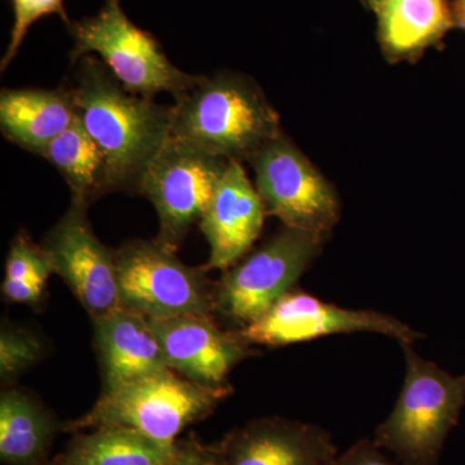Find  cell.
Instances as JSON below:
<instances>
[{
  "mask_svg": "<svg viewBox=\"0 0 465 465\" xmlns=\"http://www.w3.org/2000/svg\"><path fill=\"white\" fill-rule=\"evenodd\" d=\"M75 64L69 87L76 115L105 158L110 193L140 194L146 171L170 140L173 106L125 90L92 54Z\"/></svg>",
  "mask_w": 465,
  "mask_h": 465,
  "instance_id": "obj_1",
  "label": "cell"
},
{
  "mask_svg": "<svg viewBox=\"0 0 465 465\" xmlns=\"http://www.w3.org/2000/svg\"><path fill=\"white\" fill-rule=\"evenodd\" d=\"M281 133L277 112L243 75H203L173 105L171 136L226 161H249Z\"/></svg>",
  "mask_w": 465,
  "mask_h": 465,
  "instance_id": "obj_2",
  "label": "cell"
},
{
  "mask_svg": "<svg viewBox=\"0 0 465 465\" xmlns=\"http://www.w3.org/2000/svg\"><path fill=\"white\" fill-rule=\"evenodd\" d=\"M406 375L390 416L375 430V443L401 465H437L443 443L460 418L465 374L454 376L400 342Z\"/></svg>",
  "mask_w": 465,
  "mask_h": 465,
  "instance_id": "obj_3",
  "label": "cell"
},
{
  "mask_svg": "<svg viewBox=\"0 0 465 465\" xmlns=\"http://www.w3.org/2000/svg\"><path fill=\"white\" fill-rule=\"evenodd\" d=\"M231 391L229 385L206 387L170 369L106 390L87 414L64 424V430L76 433L103 425H124L174 445L180 433L210 415Z\"/></svg>",
  "mask_w": 465,
  "mask_h": 465,
  "instance_id": "obj_4",
  "label": "cell"
},
{
  "mask_svg": "<svg viewBox=\"0 0 465 465\" xmlns=\"http://www.w3.org/2000/svg\"><path fill=\"white\" fill-rule=\"evenodd\" d=\"M67 30L74 39L72 64L94 52L125 90L139 96L154 99L166 92L177 99L203 78L177 69L157 38L127 17L121 0H105L96 16L72 21Z\"/></svg>",
  "mask_w": 465,
  "mask_h": 465,
  "instance_id": "obj_5",
  "label": "cell"
},
{
  "mask_svg": "<svg viewBox=\"0 0 465 465\" xmlns=\"http://www.w3.org/2000/svg\"><path fill=\"white\" fill-rule=\"evenodd\" d=\"M122 308L149 320L215 312V284L157 241L134 240L115 250Z\"/></svg>",
  "mask_w": 465,
  "mask_h": 465,
  "instance_id": "obj_6",
  "label": "cell"
},
{
  "mask_svg": "<svg viewBox=\"0 0 465 465\" xmlns=\"http://www.w3.org/2000/svg\"><path fill=\"white\" fill-rule=\"evenodd\" d=\"M323 241L284 226L255 252L226 269L215 283V312L241 329L255 322L293 290L320 255Z\"/></svg>",
  "mask_w": 465,
  "mask_h": 465,
  "instance_id": "obj_7",
  "label": "cell"
},
{
  "mask_svg": "<svg viewBox=\"0 0 465 465\" xmlns=\"http://www.w3.org/2000/svg\"><path fill=\"white\" fill-rule=\"evenodd\" d=\"M266 215L326 240L341 219L331 183L282 133L249 159Z\"/></svg>",
  "mask_w": 465,
  "mask_h": 465,
  "instance_id": "obj_8",
  "label": "cell"
},
{
  "mask_svg": "<svg viewBox=\"0 0 465 465\" xmlns=\"http://www.w3.org/2000/svg\"><path fill=\"white\" fill-rule=\"evenodd\" d=\"M231 161L171 136L150 164L140 194L159 219L155 241L176 251L193 224L201 222Z\"/></svg>",
  "mask_w": 465,
  "mask_h": 465,
  "instance_id": "obj_9",
  "label": "cell"
},
{
  "mask_svg": "<svg viewBox=\"0 0 465 465\" xmlns=\"http://www.w3.org/2000/svg\"><path fill=\"white\" fill-rule=\"evenodd\" d=\"M250 344L286 347L339 333L372 332L414 344L423 338L399 318L367 309H349L290 291L255 322L240 330Z\"/></svg>",
  "mask_w": 465,
  "mask_h": 465,
  "instance_id": "obj_10",
  "label": "cell"
},
{
  "mask_svg": "<svg viewBox=\"0 0 465 465\" xmlns=\"http://www.w3.org/2000/svg\"><path fill=\"white\" fill-rule=\"evenodd\" d=\"M87 211L84 204L70 201L66 213L45 235L42 246L50 255L54 273L63 278L94 321L122 305L115 251L96 237Z\"/></svg>",
  "mask_w": 465,
  "mask_h": 465,
  "instance_id": "obj_11",
  "label": "cell"
},
{
  "mask_svg": "<svg viewBox=\"0 0 465 465\" xmlns=\"http://www.w3.org/2000/svg\"><path fill=\"white\" fill-rule=\"evenodd\" d=\"M173 371L206 387H228V375L256 351L241 331H225L211 314L150 320Z\"/></svg>",
  "mask_w": 465,
  "mask_h": 465,
  "instance_id": "obj_12",
  "label": "cell"
},
{
  "mask_svg": "<svg viewBox=\"0 0 465 465\" xmlns=\"http://www.w3.org/2000/svg\"><path fill=\"white\" fill-rule=\"evenodd\" d=\"M213 449L220 465H326L338 455L323 428L284 418L250 421Z\"/></svg>",
  "mask_w": 465,
  "mask_h": 465,
  "instance_id": "obj_13",
  "label": "cell"
},
{
  "mask_svg": "<svg viewBox=\"0 0 465 465\" xmlns=\"http://www.w3.org/2000/svg\"><path fill=\"white\" fill-rule=\"evenodd\" d=\"M265 216L264 204L241 162H229L200 222L210 246L206 269L226 271L237 264L258 240Z\"/></svg>",
  "mask_w": 465,
  "mask_h": 465,
  "instance_id": "obj_14",
  "label": "cell"
},
{
  "mask_svg": "<svg viewBox=\"0 0 465 465\" xmlns=\"http://www.w3.org/2000/svg\"><path fill=\"white\" fill-rule=\"evenodd\" d=\"M94 326L105 391L170 370L148 317L119 308Z\"/></svg>",
  "mask_w": 465,
  "mask_h": 465,
  "instance_id": "obj_15",
  "label": "cell"
},
{
  "mask_svg": "<svg viewBox=\"0 0 465 465\" xmlns=\"http://www.w3.org/2000/svg\"><path fill=\"white\" fill-rule=\"evenodd\" d=\"M75 116V97L69 84L57 90L7 88L0 94L3 136L38 157L52 140L72 125Z\"/></svg>",
  "mask_w": 465,
  "mask_h": 465,
  "instance_id": "obj_16",
  "label": "cell"
},
{
  "mask_svg": "<svg viewBox=\"0 0 465 465\" xmlns=\"http://www.w3.org/2000/svg\"><path fill=\"white\" fill-rule=\"evenodd\" d=\"M64 430L41 401L25 391L8 390L0 399V460L5 465H51L48 455Z\"/></svg>",
  "mask_w": 465,
  "mask_h": 465,
  "instance_id": "obj_17",
  "label": "cell"
},
{
  "mask_svg": "<svg viewBox=\"0 0 465 465\" xmlns=\"http://www.w3.org/2000/svg\"><path fill=\"white\" fill-rule=\"evenodd\" d=\"M370 7L385 54L397 60L430 47L455 25L446 0H375Z\"/></svg>",
  "mask_w": 465,
  "mask_h": 465,
  "instance_id": "obj_18",
  "label": "cell"
},
{
  "mask_svg": "<svg viewBox=\"0 0 465 465\" xmlns=\"http://www.w3.org/2000/svg\"><path fill=\"white\" fill-rule=\"evenodd\" d=\"M177 442L166 445L133 428L103 425L76 432L51 465H173Z\"/></svg>",
  "mask_w": 465,
  "mask_h": 465,
  "instance_id": "obj_19",
  "label": "cell"
},
{
  "mask_svg": "<svg viewBox=\"0 0 465 465\" xmlns=\"http://www.w3.org/2000/svg\"><path fill=\"white\" fill-rule=\"evenodd\" d=\"M39 157L50 162L63 174L72 202L90 207L94 201L109 194L105 158L78 115L67 130L45 146Z\"/></svg>",
  "mask_w": 465,
  "mask_h": 465,
  "instance_id": "obj_20",
  "label": "cell"
},
{
  "mask_svg": "<svg viewBox=\"0 0 465 465\" xmlns=\"http://www.w3.org/2000/svg\"><path fill=\"white\" fill-rule=\"evenodd\" d=\"M14 9V25L7 50L0 63V72H5L9 64L17 56L30 27L42 17L57 15L65 23L66 27L72 24L64 5V0H11Z\"/></svg>",
  "mask_w": 465,
  "mask_h": 465,
  "instance_id": "obj_21",
  "label": "cell"
},
{
  "mask_svg": "<svg viewBox=\"0 0 465 465\" xmlns=\"http://www.w3.org/2000/svg\"><path fill=\"white\" fill-rule=\"evenodd\" d=\"M41 341L35 335L18 327L3 326L0 333V375L9 381L25 372L39 360Z\"/></svg>",
  "mask_w": 465,
  "mask_h": 465,
  "instance_id": "obj_22",
  "label": "cell"
},
{
  "mask_svg": "<svg viewBox=\"0 0 465 465\" xmlns=\"http://www.w3.org/2000/svg\"><path fill=\"white\" fill-rule=\"evenodd\" d=\"M51 274H54V266L45 247L36 244L26 232L17 234L5 260V280L34 277L48 282Z\"/></svg>",
  "mask_w": 465,
  "mask_h": 465,
  "instance_id": "obj_23",
  "label": "cell"
},
{
  "mask_svg": "<svg viewBox=\"0 0 465 465\" xmlns=\"http://www.w3.org/2000/svg\"><path fill=\"white\" fill-rule=\"evenodd\" d=\"M381 450L374 440H361L326 465H401L396 459L391 460L388 458Z\"/></svg>",
  "mask_w": 465,
  "mask_h": 465,
  "instance_id": "obj_24",
  "label": "cell"
},
{
  "mask_svg": "<svg viewBox=\"0 0 465 465\" xmlns=\"http://www.w3.org/2000/svg\"><path fill=\"white\" fill-rule=\"evenodd\" d=\"M45 286H47L45 281L34 277L23 278V280H5L2 284V292L8 302L36 305L42 302Z\"/></svg>",
  "mask_w": 465,
  "mask_h": 465,
  "instance_id": "obj_25",
  "label": "cell"
},
{
  "mask_svg": "<svg viewBox=\"0 0 465 465\" xmlns=\"http://www.w3.org/2000/svg\"><path fill=\"white\" fill-rule=\"evenodd\" d=\"M173 465H220L213 446H207L195 439L179 440Z\"/></svg>",
  "mask_w": 465,
  "mask_h": 465,
  "instance_id": "obj_26",
  "label": "cell"
},
{
  "mask_svg": "<svg viewBox=\"0 0 465 465\" xmlns=\"http://www.w3.org/2000/svg\"><path fill=\"white\" fill-rule=\"evenodd\" d=\"M451 11L455 25L465 30V0H454Z\"/></svg>",
  "mask_w": 465,
  "mask_h": 465,
  "instance_id": "obj_27",
  "label": "cell"
},
{
  "mask_svg": "<svg viewBox=\"0 0 465 465\" xmlns=\"http://www.w3.org/2000/svg\"><path fill=\"white\" fill-rule=\"evenodd\" d=\"M372 2H375V0H369V5H371Z\"/></svg>",
  "mask_w": 465,
  "mask_h": 465,
  "instance_id": "obj_28",
  "label": "cell"
}]
</instances>
